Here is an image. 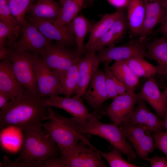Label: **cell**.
<instances>
[{
  "label": "cell",
  "instance_id": "cell-1",
  "mask_svg": "<svg viewBox=\"0 0 167 167\" xmlns=\"http://www.w3.org/2000/svg\"><path fill=\"white\" fill-rule=\"evenodd\" d=\"M48 107L45 98L25 91L1 109L0 128L12 126L22 131L28 126L42 122Z\"/></svg>",
  "mask_w": 167,
  "mask_h": 167
},
{
  "label": "cell",
  "instance_id": "cell-2",
  "mask_svg": "<svg viewBox=\"0 0 167 167\" xmlns=\"http://www.w3.org/2000/svg\"><path fill=\"white\" fill-rule=\"evenodd\" d=\"M42 122L28 126L23 131L20 152L15 161H23L31 167H41L48 159L60 153L55 141L43 127Z\"/></svg>",
  "mask_w": 167,
  "mask_h": 167
},
{
  "label": "cell",
  "instance_id": "cell-3",
  "mask_svg": "<svg viewBox=\"0 0 167 167\" xmlns=\"http://www.w3.org/2000/svg\"><path fill=\"white\" fill-rule=\"evenodd\" d=\"M100 116L95 112L86 121L74 117L69 118V125L76 132L82 135L89 134L100 136L109 141L114 147L125 154L130 161L136 158L135 152L127 142L118 125L114 123H104L99 120Z\"/></svg>",
  "mask_w": 167,
  "mask_h": 167
},
{
  "label": "cell",
  "instance_id": "cell-4",
  "mask_svg": "<svg viewBox=\"0 0 167 167\" xmlns=\"http://www.w3.org/2000/svg\"><path fill=\"white\" fill-rule=\"evenodd\" d=\"M43 123V127L57 145L61 155L68 152L76 146L79 141L93 148L95 147L86 137L75 131L62 118L61 115L48 107Z\"/></svg>",
  "mask_w": 167,
  "mask_h": 167
},
{
  "label": "cell",
  "instance_id": "cell-5",
  "mask_svg": "<svg viewBox=\"0 0 167 167\" xmlns=\"http://www.w3.org/2000/svg\"><path fill=\"white\" fill-rule=\"evenodd\" d=\"M34 55L28 52L8 49L7 58L11 61L13 72L25 91L38 95L33 67Z\"/></svg>",
  "mask_w": 167,
  "mask_h": 167
},
{
  "label": "cell",
  "instance_id": "cell-6",
  "mask_svg": "<svg viewBox=\"0 0 167 167\" xmlns=\"http://www.w3.org/2000/svg\"><path fill=\"white\" fill-rule=\"evenodd\" d=\"M41 57L60 82L67 70L80 58H77L75 51L70 47L53 41L48 45Z\"/></svg>",
  "mask_w": 167,
  "mask_h": 167
},
{
  "label": "cell",
  "instance_id": "cell-7",
  "mask_svg": "<svg viewBox=\"0 0 167 167\" xmlns=\"http://www.w3.org/2000/svg\"><path fill=\"white\" fill-rule=\"evenodd\" d=\"M33 64L39 96L46 98L62 95L60 79L41 57L34 54Z\"/></svg>",
  "mask_w": 167,
  "mask_h": 167
},
{
  "label": "cell",
  "instance_id": "cell-8",
  "mask_svg": "<svg viewBox=\"0 0 167 167\" xmlns=\"http://www.w3.org/2000/svg\"><path fill=\"white\" fill-rule=\"evenodd\" d=\"M20 25V36L14 49L29 52L42 57L48 45L53 41L45 36L26 19Z\"/></svg>",
  "mask_w": 167,
  "mask_h": 167
},
{
  "label": "cell",
  "instance_id": "cell-9",
  "mask_svg": "<svg viewBox=\"0 0 167 167\" xmlns=\"http://www.w3.org/2000/svg\"><path fill=\"white\" fill-rule=\"evenodd\" d=\"M146 44L138 40L130 41L126 45H113L97 50V54L101 63L108 65L112 61L125 60L135 57L145 58L147 56Z\"/></svg>",
  "mask_w": 167,
  "mask_h": 167
},
{
  "label": "cell",
  "instance_id": "cell-10",
  "mask_svg": "<svg viewBox=\"0 0 167 167\" xmlns=\"http://www.w3.org/2000/svg\"><path fill=\"white\" fill-rule=\"evenodd\" d=\"M25 18L47 38L68 47L76 45L75 35L68 24L59 25L49 19L27 15Z\"/></svg>",
  "mask_w": 167,
  "mask_h": 167
},
{
  "label": "cell",
  "instance_id": "cell-11",
  "mask_svg": "<svg viewBox=\"0 0 167 167\" xmlns=\"http://www.w3.org/2000/svg\"><path fill=\"white\" fill-rule=\"evenodd\" d=\"M120 126L123 134L132 145L138 156L143 160L148 157L156 147L151 133L143 127L129 123Z\"/></svg>",
  "mask_w": 167,
  "mask_h": 167
},
{
  "label": "cell",
  "instance_id": "cell-12",
  "mask_svg": "<svg viewBox=\"0 0 167 167\" xmlns=\"http://www.w3.org/2000/svg\"><path fill=\"white\" fill-rule=\"evenodd\" d=\"M61 157L66 167H107L100 154L81 141Z\"/></svg>",
  "mask_w": 167,
  "mask_h": 167
},
{
  "label": "cell",
  "instance_id": "cell-13",
  "mask_svg": "<svg viewBox=\"0 0 167 167\" xmlns=\"http://www.w3.org/2000/svg\"><path fill=\"white\" fill-rule=\"evenodd\" d=\"M139 98V94L130 90L118 95L107 109L106 113L113 123L118 125L128 123Z\"/></svg>",
  "mask_w": 167,
  "mask_h": 167
},
{
  "label": "cell",
  "instance_id": "cell-14",
  "mask_svg": "<svg viewBox=\"0 0 167 167\" xmlns=\"http://www.w3.org/2000/svg\"><path fill=\"white\" fill-rule=\"evenodd\" d=\"M137 104L128 123L143 127L153 133L165 131L163 120L150 110L144 100L139 97Z\"/></svg>",
  "mask_w": 167,
  "mask_h": 167
},
{
  "label": "cell",
  "instance_id": "cell-15",
  "mask_svg": "<svg viewBox=\"0 0 167 167\" xmlns=\"http://www.w3.org/2000/svg\"><path fill=\"white\" fill-rule=\"evenodd\" d=\"M48 107L62 109L70 113L73 117L82 121L87 120L90 113L81 97L75 96L71 97L57 96L45 98Z\"/></svg>",
  "mask_w": 167,
  "mask_h": 167
},
{
  "label": "cell",
  "instance_id": "cell-16",
  "mask_svg": "<svg viewBox=\"0 0 167 167\" xmlns=\"http://www.w3.org/2000/svg\"><path fill=\"white\" fill-rule=\"evenodd\" d=\"M100 63L96 51L87 52L84 56L80 58L78 62L79 82L75 96L79 97L83 96Z\"/></svg>",
  "mask_w": 167,
  "mask_h": 167
},
{
  "label": "cell",
  "instance_id": "cell-17",
  "mask_svg": "<svg viewBox=\"0 0 167 167\" xmlns=\"http://www.w3.org/2000/svg\"><path fill=\"white\" fill-rule=\"evenodd\" d=\"M145 14L144 22L138 39L144 42L154 28L161 24L167 15V9L159 0H143Z\"/></svg>",
  "mask_w": 167,
  "mask_h": 167
},
{
  "label": "cell",
  "instance_id": "cell-18",
  "mask_svg": "<svg viewBox=\"0 0 167 167\" xmlns=\"http://www.w3.org/2000/svg\"><path fill=\"white\" fill-rule=\"evenodd\" d=\"M95 110L100 112L103 103L109 99L106 91L104 72L98 69L82 96Z\"/></svg>",
  "mask_w": 167,
  "mask_h": 167
},
{
  "label": "cell",
  "instance_id": "cell-19",
  "mask_svg": "<svg viewBox=\"0 0 167 167\" xmlns=\"http://www.w3.org/2000/svg\"><path fill=\"white\" fill-rule=\"evenodd\" d=\"M139 95L163 119L167 111V102L153 77L148 78L145 82Z\"/></svg>",
  "mask_w": 167,
  "mask_h": 167
},
{
  "label": "cell",
  "instance_id": "cell-20",
  "mask_svg": "<svg viewBox=\"0 0 167 167\" xmlns=\"http://www.w3.org/2000/svg\"><path fill=\"white\" fill-rule=\"evenodd\" d=\"M0 90L7 93L10 100L25 91L16 78L11 62L8 58L0 61Z\"/></svg>",
  "mask_w": 167,
  "mask_h": 167
},
{
  "label": "cell",
  "instance_id": "cell-21",
  "mask_svg": "<svg viewBox=\"0 0 167 167\" xmlns=\"http://www.w3.org/2000/svg\"><path fill=\"white\" fill-rule=\"evenodd\" d=\"M147 56L157 63V73L167 79V37L156 39L146 45Z\"/></svg>",
  "mask_w": 167,
  "mask_h": 167
},
{
  "label": "cell",
  "instance_id": "cell-22",
  "mask_svg": "<svg viewBox=\"0 0 167 167\" xmlns=\"http://www.w3.org/2000/svg\"><path fill=\"white\" fill-rule=\"evenodd\" d=\"M126 9L130 37L139 36L142 30L145 17L144 1L131 0Z\"/></svg>",
  "mask_w": 167,
  "mask_h": 167
},
{
  "label": "cell",
  "instance_id": "cell-23",
  "mask_svg": "<svg viewBox=\"0 0 167 167\" xmlns=\"http://www.w3.org/2000/svg\"><path fill=\"white\" fill-rule=\"evenodd\" d=\"M62 8L54 0H39L30 6L26 14L30 17L47 19L53 22L59 17Z\"/></svg>",
  "mask_w": 167,
  "mask_h": 167
},
{
  "label": "cell",
  "instance_id": "cell-24",
  "mask_svg": "<svg viewBox=\"0 0 167 167\" xmlns=\"http://www.w3.org/2000/svg\"><path fill=\"white\" fill-rule=\"evenodd\" d=\"M125 12L124 9H119L112 13L105 14L92 25L89 39L85 45V53L96 40L109 30L115 21Z\"/></svg>",
  "mask_w": 167,
  "mask_h": 167
},
{
  "label": "cell",
  "instance_id": "cell-25",
  "mask_svg": "<svg viewBox=\"0 0 167 167\" xmlns=\"http://www.w3.org/2000/svg\"><path fill=\"white\" fill-rule=\"evenodd\" d=\"M75 35L77 58L79 59L85 53L84 41L88 34L90 32L92 25L89 21L82 14H79L68 24Z\"/></svg>",
  "mask_w": 167,
  "mask_h": 167
},
{
  "label": "cell",
  "instance_id": "cell-26",
  "mask_svg": "<svg viewBox=\"0 0 167 167\" xmlns=\"http://www.w3.org/2000/svg\"><path fill=\"white\" fill-rule=\"evenodd\" d=\"M109 68L116 78L125 84L129 90H134L139 83V78L125 60L115 61Z\"/></svg>",
  "mask_w": 167,
  "mask_h": 167
},
{
  "label": "cell",
  "instance_id": "cell-27",
  "mask_svg": "<svg viewBox=\"0 0 167 167\" xmlns=\"http://www.w3.org/2000/svg\"><path fill=\"white\" fill-rule=\"evenodd\" d=\"M85 0H66L61 6L62 10L58 18L53 23L64 25L71 22L79 15L84 6Z\"/></svg>",
  "mask_w": 167,
  "mask_h": 167
},
{
  "label": "cell",
  "instance_id": "cell-28",
  "mask_svg": "<svg viewBox=\"0 0 167 167\" xmlns=\"http://www.w3.org/2000/svg\"><path fill=\"white\" fill-rule=\"evenodd\" d=\"M78 62L67 70L61 81L62 95L66 96L71 97L77 92L79 82Z\"/></svg>",
  "mask_w": 167,
  "mask_h": 167
},
{
  "label": "cell",
  "instance_id": "cell-29",
  "mask_svg": "<svg viewBox=\"0 0 167 167\" xmlns=\"http://www.w3.org/2000/svg\"><path fill=\"white\" fill-rule=\"evenodd\" d=\"M139 78H153L157 73V69L142 57H135L125 60Z\"/></svg>",
  "mask_w": 167,
  "mask_h": 167
},
{
  "label": "cell",
  "instance_id": "cell-30",
  "mask_svg": "<svg viewBox=\"0 0 167 167\" xmlns=\"http://www.w3.org/2000/svg\"><path fill=\"white\" fill-rule=\"evenodd\" d=\"M20 25L10 26L0 21V48L14 49L19 39Z\"/></svg>",
  "mask_w": 167,
  "mask_h": 167
},
{
  "label": "cell",
  "instance_id": "cell-31",
  "mask_svg": "<svg viewBox=\"0 0 167 167\" xmlns=\"http://www.w3.org/2000/svg\"><path fill=\"white\" fill-rule=\"evenodd\" d=\"M35 1L7 0L11 11L19 25H20L25 20V16L27 11L30 6L34 3Z\"/></svg>",
  "mask_w": 167,
  "mask_h": 167
},
{
  "label": "cell",
  "instance_id": "cell-32",
  "mask_svg": "<svg viewBox=\"0 0 167 167\" xmlns=\"http://www.w3.org/2000/svg\"><path fill=\"white\" fill-rule=\"evenodd\" d=\"M122 152L119 150L114 148L108 153L99 151L98 152L103 156L111 167H137L138 166L130 163L122 156Z\"/></svg>",
  "mask_w": 167,
  "mask_h": 167
},
{
  "label": "cell",
  "instance_id": "cell-33",
  "mask_svg": "<svg viewBox=\"0 0 167 167\" xmlns=\"http://www.w3.org/2000/svg\"><path fill=\"white\" fill-rule=\"evenodd\" d=\"M119 39L109 30L99 38L86 52L97 51L105 47L115 45Z\"/></svg>",
  "mask_w": 167,
  "mask_h": 167
},
{
  "label": "cell",
  "instance_id": "cell-34",
  "mask_svg": "<svg viewBox=\"0 0 167 167\" xmlns=\"http://www.w3.org/2000/svg\"><path fill=\"white\" fill-rule=\"evenodd\" d=\"M0 21L11 26L20 25L12 15L7 0H0Z\"/></svg>",
  "mask_w": 167,
  "mask_h": 167
},
{
  "label": "cell",
  "instance_id": "cell-35",
  "mask_svg": "<svg viewBox=\"0 0 167 167\" xmlns=\"http://www.w3.org/2000/svg\"><path fill=\"white\" fill-rule=\"evenodd\" d=\"M105 87L109 98L114 99L118 95L117 92L114 75L108 65L104 66Z\"/></svg>",
  "mask_w": 167,
  "mask_h": 167
},
{
  "label": "cell",
  "instance_id": "cell-36",
  "mask_svg": "<svg viewBox=\"0 0 167 167\" xmlns=\"http://www.w3.org/2000/svg\"><path fill=\"white\" fill-rule=\"evenodd\" d=\"M128 28L127 15L125 12L115 21L109 30L120 39Z\"/></svg>",
  "mask_w": 167,
  "mask_h": 167
},
{
  "label": "cell",
  "instance_id": "cell-37",
  "mask_svg": "<svg viewBox=\"0 0 167 167\" xmlns=\"http://www.w3.org/2000/svg\"><path fill=\"white\" fill-rule=\"evenodd\" d=\"M156 147L167 157V131L153 133Z\"/></svg>",
  "mask_w": 167,
  "mask_h": 167
},
{
  "label": "cell",
  "instance_id": "cell-38",
  "mask_svg": "<svg viewBox=\"0 0 167 167\" xmlns=\"http://www.w3.org/2000/svg\"><path fill=\"white\" fill-rule=\"evenodd\" d=\"M143 160L148 161L152 167H167V157L156 155L152 158L148 157Z\"/></svg>",
  "mask_w": 167,
  "mask_h": 167
},
{
  "label": "cell",
  "instance_id": "cell-39",
  "mask_svg": "<svg viewBox=\"0 0 167 167\" xmlns=\"http://www.w3.org/2000/svg\"><path fill=\"white\" fill-rule=\"evenodd\" d=\"M41 167H66L65 164L61 157L50 158L46 160Z\"/></svg>",
  "mask_w": 167,
  "mask_h": 167
},
{
  "label": "cell",
  "instance_id": "cell-40",
  "mask_svg": "<svg viewBox=\"0 0 167 167\" xmlns=\"http://www.w3.org/2000/svg\"><path fill=\"white\" fill-rule=\"evenodd\" d=\"M117 10L126 8L131 0H106Z\"/></svg>",
  "mask_w": 167,
  "mask_h": 167
},
{
  "label": "cell",
  "instance_id": "cell-41",
  "mask_svg": "<svg viewBox=\"0 0 167 167\" xmlns=\"http://www.w3.org/2000/svg\"><path fill=\"white\" fill-rule=\"evenodd\" d=\"M114 80L116 90L118 95L124 94L127 91L131 90H129L125 84L118 79L114 76Z\"/></svg>",
  "mask_w": 167,
  "mask_h": 167
},
{
  "label": "cell",
  "instance_id": "cell-42",
  "mask_svg": "<svg viewBox=\"0 0 167 167\" xmlns=\"http://www.w3.org/2000/svg\"><path fill=\"white\" fill-rule=\"evenodd\" d=\"M10 100L9 94L5 92L0 90V109H2Z\"/></svg>",
  "mask_w": 167,
  "mask_h": 167
},
{
  "label": "cell",
  "instance_id": "cell-43",
  "mask_svg": "<svg viewBox=\"0 0 167 167\" xmlns=\"http://www.w3.org/2000/svg\"><path fill=\"white\" fill-rule=\"evenodd\" d=\"M158 31L164 36L167 37V15L160 24Z\"/></svg>",
  "mask_w": 167,
  "mask_h": 167
},
{
  "label": "cell",
  "instance_id": "cell-44",
  "mask_svg": "<svg viewBox=\"0 0 167 167\" xmlns=\"http://www.w3.org/2000/svg\"><path fill=\"white\" fill-rule=\"evenodd\" d=\"M8 49L6 48H0V60H4L7 58Z\"/></svg>",
  "mask_w": 167,
  "mask_h": 167
},
{
  "label": "cell",
  "instance_id": "cell-45",
  "mask_svg": "<svg viewBox=\"0 0 167 167\" xmlns=\"http://www.w3.org/2000/svg\"><path fill=\"white\" fill-rule=\"evenodd\" d=\"M163 121L166 130L167 131V111L163 118Z\"/></svg>",
  "mask_w": 167,
  "mask_h": 167
},
{
  "label": "cell",
  "instance_id": "cell-46",
  "mask_svg": "<svg viewBox=\"0 0 167 167\" xmlns=\"http://www.w3.org/2000/svg\"><path fill=\"white\" fill-rule=\"evenodd\" d=\"M159 1L162 6L167 9V0H159Z\"/></svg>",
  "mask_w": 167,
  "mask_h": 167
},
{
  "label": "cell",
  "instance_id": "cell-47",
  "mask_svg": "<svg viewBox=\"0 0 167 167\" xmlns=\"http://www.w3.org/2000/svg\"><path fill=\"white\" fill-rule=\"evenodd\" d=\"M93 1L94 0H85L84 6H87L88 5H90L93 2Z\"/></svg>",
  "mask_w": 167,
  "mask_h": 167
},
{
  "label": "cell",
  "instance_id": "cell-48",
  "mask_svg": "<svg viewBox=\"0 0 167 167\" xmlns=\"http://www.w3.org/2000/svg\"><path fill=\"white\" fill-rule=\"evenodd\" d=\"M162 93L167 102V87L165 88Z\"/></svg>",
  "mask_w": 167,
  "mask_h": 167
},
{
  "label": "cell",
  "instance_id": "cell-49",
  "mask_svg": "<svg viewBox=\"0 0 167 167\" xmlns=\"http://www.w3.org/2000/svg\"><path fill=\"white\" fill-rule=\"evenodd\" d=\"M59 3L61 5V6H62L64 2L66 1V0H59Z\"/></svg>",
  "mask_w": 167,
  "mask_h": 167
},
{
  "label": "cell",
  "instance_id": "cell-50",
  "mask_svg": "<svg viewBox=\"0 0 167 167\" xmlns=\"http://www.w3.org/2000/svg\"><path fill=\"white\" fill-rule=\"evenodd\" d=\"M38 0H37V1H38Z\"/></svg>",
  "mask_w": 167,
  "mask_h": 167
}]
</instances>
